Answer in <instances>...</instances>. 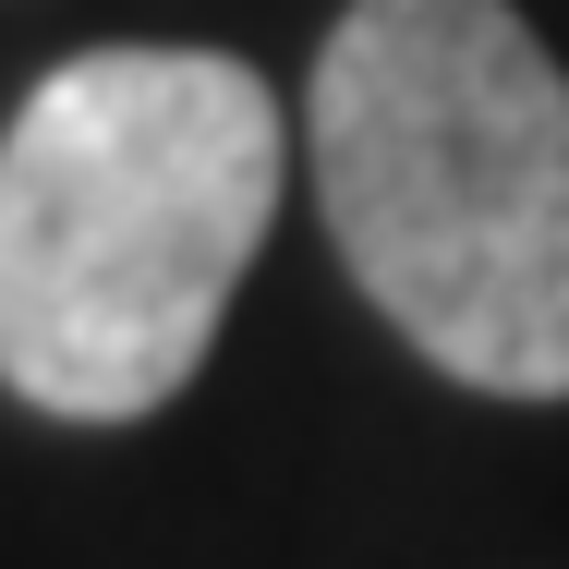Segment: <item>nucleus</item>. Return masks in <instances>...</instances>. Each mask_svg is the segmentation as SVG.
Segmentation results:
<instances>
[{
    "instance_id": "nucleus-1",
    "label": "nucleus",
    "mask_w": 569,
    "mask_h": 569,
    "mask_svg": "<svg viewBox=\"0 0 569 569\" xmlns=\"http://www.w3.org/2000/svg\"><path fill=\"white\" fill-rule=\"evenodd\" d=\"M291 182L279 98L230 49H86L0 133V388L133 425L219 351Z\"/></svg>"
},
{
    "instance_id": "nucleus-2",
    "label": "nucleus",
    "mask_w": 569,
    "mask_h": 569,
    "mask_svg": "<svg viewBox=\"0 0 569 569\" xmlns=\"http://www.w3.org/2000/svg\"><path fill=\"white\" fill-rule=\"evenodd\" d=\"M303 170L351 291L485 400H569V61L509 0H351Z\"/></svg>"
}]
</instances>
